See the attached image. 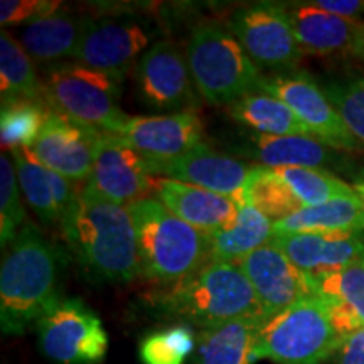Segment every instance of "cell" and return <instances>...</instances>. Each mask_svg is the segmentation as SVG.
Wrapping results in <instances>:
<instances>
[{
	"label": "cell",
	"mask_w": 364,
	"mask_h": 364,
	"mask_svg": "<svg viewBox=\"0 0 364 364\" xmlns=\"http://www.w3.org/2000/svg\"><path fill=\"white\" fill-rule=\"evenodd\" d=\"M63 240L91 280L127 284L142 275L135 225L129 208L81 186L61 223Z\"/></svg>",
	"instance_id": "6da1fadb"
},
{
	"label": "cell",
	"mask_w": 364,
	"mask_h": 364,
	"mask_svg": "<svg viewBox=\"0 0 364 364\" xmlns=\"http://www.w3.org/2000/svg\"><path fill=\"white\" fill-rule=\"evenodd\" d=\"M65 258L31 223L6 248L0 267V324L7 336H19L38 324L61 300Z\"/></svg>",
	"instance_id": "7a4b0ae2"
},
{
	"label": "cell",
	"mask_w": 364,
	"mask_h": 364,
	"mask_svg": "<svg viewBox=\"0 0 364 364\" xmlns=\"http://www.w3.org/2000/svg\"><path fill=\"white\" fill-rule=\"evenodd\" d=\"M145 279L176 285L209 263V235L188 225L159 199L130 204Z\"/></svg>",
	"instance_id": "3957f363"
},
{
	"label": "cell",
	"mask_w": 364,
	"mask_h": 364,
	"mask_svg": "<svg viewBox=\"0 0 364 364\" xmlns=\"http://www.w3.org/2000/svg\"><path fill=\"white\" fill-rule=\"evenodd\" d=\"M157 306L167 316L201 329L243 317H265L253 285L238 263L209 262L194 275L171 285Z\"/></svg>",
	"instance_id": "277c9868"
},
{
	"label": "cell",
	"mask_w": 364,
	"mask_h": 364,
	"mask_svg": "<svg viewBox=\"0 0 364 364\" xmlns=\"http://www.w3.org/2000/svg\"><path fill=\"white\" fill-rule=\"evenodd\" d=\"M186 56L199 97L209 105H233L258 91L262 70L228 24L204 21L191 31Z\"/></svg>",
	"instance_id": "5b68a950"
},
{
	"label": "cell",
	"mask_w": 364,
	"mask_h": 364,
	"mask_svg": "<svg viewBox=\"0 0 364 364\" xmlns=\"http://www.w3.org/2000/svg\"><path fill=\"white\" fill-rule=\"evenodd\" d=\"M44 97L53 112L105 134H120L129 120L120 108L125 76L100 71L81 63L43 68Z\"/></svg>",
	"instance_id": "8992f818"
},
{
	"label": "cell",
	"mask_w": 364,
	"mask_h": 364,
	"mask_svg": "<svg viewBox=\"0 0 364 364\" xmlns=\"http://www.w3.org/2000/svg\"><path fill=\"white\" fill-rule=\"evenodd\" d=\"M343 339L329 302L322 295H309L263 322L253 358L275 364H324Z\"/></svg>",
	"instance_id": "52a82bcc"
},
{
	"label": "cell",
	"mask_w": 364,
	"mask_h": 364,
	"mask_svg": "<svg viewBox=\"0 0 364 364\" xmlns=\"http://www.w3.org/2000/svg\"><path fill=\"white\" fill-rule=\"evenodd\" d=\"M152 22L135 14L86 17L73 61L125 76L156 39Z\"/></svg>",
	"instance_id": "ba28073f"
},
{
	"label": "cell",
	"mask_w": 364,
	"mask_h": 364,
	"mask_svg": "<svg viewBox=\"0 0 364 364\" xmlns=\"http://www.w3.org/2000/svg\"><path fill=\"white\" fill-rule=\"evenodd\" d=\"M41 351L58 364H98L108 351L102 318L81 299H61L36 324Z\"/></svg>",
	"instance_id": "9c48e42d"
},
{
	"label": "cell",
	"mask_w": 364,
	"mask_h": 364,
	"mask_svg": "<svg viewBox=\"0 0 364 364\" xmlns=\"http://www.w3.org/2000/svg\"><path fill=\"white\" fill-rule=\"evenodd\" d=\"M139 103L156 113L198 110L199 97L186 51L169 39H159L134 68Z\"/></svg>",
	"instance_id": "30bf717a"
},
{
	"label": "cell",
	"mask_w": 364,
	"mask_h": 364,
	"mask_svg": "<svg viewBox=\"0 0 364 364\" xmlns=\"http://www.w3.org/2000/svg\"><path fill=\"white\" fill-rule=\"evenodd\" d=\"M226 24L260 70L294 71L304 56L284 4L258 2L238 7Z\"/></svg>",
	"instance_id": "8fae6325"
},
{
	"label": "cell",
	"mask_w": 364,
	"mask_h": 364,
	"mask_svg": "<svg viewBox=\"0 0 364 364\" xmlns=\"http://www.w3.org/2000/svg\"><path fill=\"white\" fill-rule=\"evenodd\" d=\"M258 91L284 102L312 135L329 147L346 152L364 150V145L349 132L324 90L307 73L285 71L263 75Z\"/></svg>",
	"instance_id": "7c38bea8"
},
{
	"label": "cell",
	"mask_w": 364,
	"mask_h": 364,
	"mask_svg": "<svg viewBox=\"0 0 364 364\" xmlns=\"http://www.w3.org/2000/svg\"><path fill=\"white\" fill-rule=\"evenodd\" d=\"M154 181L147 157L122 136L102 132L95 150L93 172L86 186L108 201L129 208L154 193Z\"/></svg>",
	"instance_id": "4fadbf2b"
},
{
	"label": "cell",
	"mask_w": 364,
	"mask_h": 364,
	"mask_svg": "<svg viewBox=\"0 0 364 364\" xmlns=\"http://www.w3.org/2000/svg\"><path fill=\"white\" fill-rule=\"evenodd\" d=\"M238 265L253 285L265 318L277 316L309 295H317L311 277L272 243L255 250Z\"/></svg>",
	"instance_id": "5bb4252c"
},
{
	"label": "cell",
	"mask_w": 364,
	"mask_h": 364,
	"mask_svg": "<svg viewBox=\"0 0 364 364\" xmlns=\"http://www.w3.org/2000/svg\"><path fill=\"white\" fill-rule=\"evenodd\" d=\"M102 132L49 110L46 124L31 147L36 159L73 182L88 181Z\"/></svg>",
	"instance_id": "9a60e30c"
},
{
	"label": "cell",
	"mask_w": 364,
	"mask_h": 364,
	"mask_svg": "<svg viewBox=\"0 0 364 364\" xmlns=\"http://www.w3.org/2000/svg\"><path fill=\"white\" fill-rule=\"evenodd\" d=\"M252 167L238 159L215 152L206 144L198 145L184 156L166 162L150 161L152 176L174 179L186 184L213 191L243 204L245 184Z\"/></svg>",
	"instance_id": "2e32d148"
},
{
	"label": "cell",
	"mask_w": 364,
	"mask_h": 364,
	"mask_svg": "<svg viewBox=\"0 0 364 364\" xmlns=\"http://www.w3.org/2000/svg\"><path fill=\"white\" fill-rule=\"evenodd\" d=\"M118 136L149 161L166 162L204 144V124L196 110L171 115L129 117Z\"/></svg>",
	"instance_id": "e0dca14e"
},
{
	"label": "cell",
	"mask_w": 364,
	"mask_h": 364,
	"mask_svg": "<svg viewBox=\"0 0 364 364\" xmlns=\"http://www.w3.org/2000/svg\"><path fill=\"white\" fill-rule=\"evenodd\" d=\"M270 243L312 279L364 258V231L273 235Z\"/></svg>",
	"instance_id": "ac0fdd59"
},
{
	"label": "cell",
	"mask_w": 364,
	"mask_h": 364,
	"mask_svg": "<svg viewBox=\"0 0 364 364\" xmlns=\"http://www.w3.org/2000/svg\"><path fill=\"white\" fill-rule=\"evenodd\" d=\"M11 157L29 206L46 225L61 226L80 194L76 182L43 166L31 149L12 150Z\"/></svg>",
	"instance_id": "d6986e66"
},
{
	"label": "cell",
	"mask_w": 364,
	"mask_h": 364,
	"mask_svg": "<svg viewBox=\"0 0 364 364\" xmlns=\"http://www.w3.org/2000/svg\"><path fill=\"white\" fill-rule=\"evenodd\" d=\"M154 194L177 218L204 233L221 230L238 215L240 204L233 199L166 177L154 181Z\"/></svg>",
	"instance_id": "ffe728a7"
},
{
	"label": "cell",
	"mask_w": 364,
	"mask_h": 364,
	"mask_svg": "<svg viewBox=\"0 0 364 364\" xmlns=\"http://www.w3.org/2000/svg\"><path fill=\"white\" fill-rule=\"evenodd\" d=\"M290 22L304 54L334 56L353 53L364 24L353 22L317 7L314 2H297L287 6Z\"/></svg>",
	"instance_id": "44dd1931"
},
{
	"label": "cell",
	"mask_w": 364,
	"mask_h": 364,
	"mask_svg": "<svg viewBox=\"0 0 364 364\" xmlns=\"http://www.w3.org/2000/svg\"><path fill=\"white\" fill-rule=\"evenodd\" d=\"M86 17L59 11L21 27L19 43L34 63L43 68L71 59L83 34Z\"/></svg>",
	"instance_id": "7402d4cb"
},
{
	"label": "cell",
	"mask_w": 364,
	"mask_h": 364,
	"mask_svg": "<svg viewBox=\"0 0 364 364\" xmlns=\"http://www.w3.org/2000/svg\"><path fill=\"white\" fill-rule=\"evenodd\" d=\"M267 318L243 317L199 331L193 364H252L257 336Z\"/></svg>",
	"instance_id": "603a6c76"
},
{
	"label": "cell",
	"mask_w": 364,
	"mask_h": 364,
	"mask_svg": "<svg viewBox=\"0 0 364 364\" xmlns=\"http://www.w3.org/2000/svg\"><path fill=\"white\" fill-rule=\"evenodd\" d=\"M312 280L317 295L329 302L336 329L344 338L364 327V258Z\"/></svg>",
	"instance_id": "cb8c5ba5"
},
{
	"label": "cell",
	"mask_w": 364,
	"mask_h": 364,
	"mask_svg": "<svg viewBox=\"0 0 364 364\" xmlns=\"http://www.w3.org/2000/svg\"><path fill=\"white\" fill-rule=\"evenodd\" d=\"M248 156L270 169L285 167H309V169H326L334 166L339 156L336 149L309 135H253Z\"/></svg>",
	"instance_id": "d4e9b609"
},
{
	"label": "cell",
	"mask_w": 364,
	"mask_h": 364,
	"mask_svg": "<svg viewBox=\"0 0 364 364\" xmlns=\"http://www.w3.org/2000/svg\"><path fill=\"white\" fill-rule=\"evenodd\" d=\"M209 235V262L240 263L273 238V221L252 204H241L230 225Z\"/></svg>",
	"instance_id": "484cf974"
},
{
	"label": "cell",
	"mask_w": 364,
	"mask_h": 364,
	"mask_svg": "<svg viewBox=\"0 0 364 364\" xmlns=\"http://www.w3.org/2000/svg\"><path fill=\"white\" fill-rule=\"evenodd\" d=\"M339 231H364V204L358 196L338 198L317 206L302 208L294 215L273 223V235Z\"/></svg>",
	"instance_id": "4316f807"
},
{
	"label": "cell",
	"mask_w": 364,
	"mask_h": 364,
	"mask_svg": "<svg viewBox=\"0 0 364 364\" xmlns=\"http://www.w3.org/2000/svg\"><path fill=\"white\" fill-rule=\"evenodd\" d=\"M0 102L2 107L19 102L48 105L43 80L36 73L34 61L19 39L6 29L0 34Z\"/></svg>",
	"instance_id": "83f0119b"
},
{
	"label": "cell",
	"mask_w": 364,
	"mask_h": 364,
	"mask_svg": "<svg viewBox=\"0 0 364 364\" xmlns=\"http://www.w3.org/2000/svg\"><path fill=\"white\" fill-rule=\"evenodd\" d=\"M230 115L233 120L260 135L314 136L312 132L300 122V118L284 102L272 95L263 93V91H253L230 105Z\"/></svg>",
	"instance_id": "f1b7e54d"
},
{
	"label": "cell",
	"mask_w": 364,
	"mask_h": 364,
	"mask_svg": "<svg viewBox=\"0 0 364 364\" xmlns=\"http://www.w3.org/2000/svg\"><path fill=\"white\" fill-rule=\"evenodd\" d=\"M243 204H252L273 223L302 209V203L275 169L253 166L245 184Z\"/></svg>",
	"instance_id": "f546056e"
},
{
	"label": "cell",
	"mask_w": 364,
	"mask_h": 364,
	"mask_svg": "<svg viewBox=\"0 0 364 364\" xmlns=\"http://www.w3.org/2000/svg\"><path fill=\"white\" fill-rule=\"evenodd\" d=\"M282 176L304 208L317 206L338 198L358 196L353 186L339 179L326 169H309V167H285L275 169Z\"/></svg>",
	"instance_id": "4dcf8cb0"
},
{
	"label": "cell",
	"mask_w": 364,
	"mask_h": 364,
	"mask_svg": "<svg viewBox=\"0 0 364 364\" xmlns=\"http://www.w3.org/2000/svg\"><path fill=\"white\" fill-rule=\"evenodd\" d=\"M51 108L34 102H19L2 107L0 142L4 149H31L46 124Z\"/></svg>",
	"instance_id": "1f68e13d"
},
{
	"label": "cell",
	"mask_w": 364,
	"mask_h": 364,
	"mask_svg": "<svg viewBox=\"0 0 364 364\" xmlns=\"http://www.w3.org/2000/svg\"><path fill=\"white\" fill-rule=\"evenodd\" d=\"M194 332L188 326L169 327L145 336L139 356L142 364H184L196 349Z\"/></svg>",
	"instance_id": "d6a6232c"
},
{
	"label": "cell",
	"mask_w": 364,
	"mask_h": 364,
	"mask_svg": "<svg viewBox=\"0 0 364 364\" xmlns=\"http://www.w3.org/2000/svg\"><path fill=\"white\" fill-rule=\"evenodd\" d=\"M27 225L21 203V186L16 166L6 152L0 157V245L6 250L17 233Z\"/></svg>",
	"instance_id": "836d02e7"
},
{
	"label": "cell",
	"mask_w": 364,
	"mask_h": 364,
	"mask_svg": "<svg viewBox=\"0 0 364 364\" xmlns=\"http://www.w3.org/2000/svg\"><path fill=\"white\" fill-rule=\"evenodd\" d=\"M322 90L349 132L364 145V76L331 81Z\"/></svg>",
	"instance_id": "e575fe53"
},
{
	"label": "cell",
	"mask_w": 364,
	"mask_h": 364,
	"mask_svg": "<svg viewBox=\"0 0 364 364\" xmlns=\"http://www.w3.org/2000/svg\"><path fill=\"white\" fill-rule=\"evenodd\" d=\"M61 11V2L51 0H2L0 4V24L29 26Z\"/></svg>",
	"instance_id": "d590c367"
},
{
	"label": "cell",
	"mask_w": 364,
	"mask_h": 364,
	"mask_svg": "<svg viewBox=\"0 0 364 364\" xmlns=\"http://www.w3.org/2000/svg\"><path fill=\"white\" fill-rule=\"evenodd\" d=\"M331 364H364V327L346 336Z\"/></svg>",
	"instance_id": "8d00e7d4"
},
{
	"label": "cell",
	"mask_w": 364,
	"mask_h": 364,
	"mask_svg": "<svg viewBox=\"0 0 364 364\" xmlns=\"http://www.w3.org/2000/svg\"><path fill=\"white\" fill-rule=\"evenodd\" d=\"M314 4L343 19L364 24V0H316Z\"/></svg>",
	"instance_id": "74e56055"
},
{
	"label": "cell",
	"mask_w": 364,
	"mask_h": 364,
	"mask_svg": "<svg viewBox=\"0 0 364 364\" xmlns=\"http://www.w3.org/2000/svg\"><path fill=\"white\" fill-rule=\"evenodd\" d=\"M353 189L354 193L358 194V198L361 199V203L364 204V169L358 171V174L353 177Z\"/></svg>",
	"instance_id": "f35d334b"
},
{
	"label": "cell",
	"mask_w": 364,
	"mask_h": 364,
	"mask_svg": "<svg viewBox=\"0 0 364 364\" xmlns=\"http://www.w3.org/2000/svg\"><path fill=\"white\" fill-rule=\"evenodd\" d=\"M353 54H356V56L364 63V27H363L361 33H359V36H358L356 44H354V49H353Z\"/></svg>",
	"instance_id": "ab89813d"
}]
</instances>
